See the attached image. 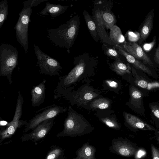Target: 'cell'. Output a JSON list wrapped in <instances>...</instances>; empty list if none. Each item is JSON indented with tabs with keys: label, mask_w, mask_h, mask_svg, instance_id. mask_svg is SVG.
I'll list each match as a JSON object with an SVG mask.
<instances>
[{
	"label": "cell",
	"mask_w": 159,
	"mask_h": 159,
	"mask_svg": "<svg viewBox=\"0 0 159 159\" xmlns=\"http://www.w3.org/2000/svg\"><path fill=\"white\" fill-rule=\"evenodd\" d=\"M97 58L87 52L75 57L73 68L66 75L60 76L59 82L54 91V100L63 97L74 90L75 87L81 80L88 79L94 72L97 63Z\"/></svg>",
	"instance_id": "cell-1"
},
{
	"label": "cell",
	"mask_w": 159,
	"mask_h": 159,
	"mask_svg": "<svg viewBox=\"0 0 159 159\" xmlns=\"http://www.w3.org/2000/svg\"><path fill=\"white\" fill-rule=\"evenodd\" d=\"M80 24V16L78 14L57 28H48L47 37L53 44L61 48H65L69 53L70 48L77 37Z\"/></svg>",
	"instance_id": "cell-2"
},
{
	"label": "cell",
	"mask_w": 159,
	"mask_h": 159,
	"mask_svg": "<svg viewBox=\"0 0 159 159\" xmlns=\"http://www.w3.org/2000/svg\"><path fill=\"white\" fill-rule=\"evenodd\" d=\"M67 108V116L64 121L63 129L56 137H75L91 132L94 128L84 116L73 110L71 106H68Z\"/></svg>",
	"instance_id": "cell-3"
},
{
	"label": "cell",
	"mask_w": 159,
	"mask_h": 159,
	"mask_svg": "<svg viewBox=\"0 0 159 159\" xmlns=\"http://www.w3.org/2000/svg\"><path fill=\"white\" fill-rule=\"evenodd\" d=\"M18 57L16 47L7 43L0 45V78L6 77L10 85L12 82V74L17 64Z\"/></svg>",
	"instance_id": "cell-4"
},
{
	"label": "cell",
	"mask_w": 159,
	"mask_h": 159,
	"mask_svg": "<svg viewBox=\"0 0 159 159\" xmlns=\"http://www.w3.org/2000/svg\"><path fill=\"white\" fill-rule=\"evenodd\" d=\"M84 84L77 90H73L68 93L63 97L68 101L71 105H76L86 109L89 103L96 98L99 93L89 84L88 79L82 80Z\"/></svg>",
	"instance_id": "cell-5"
},
{
	"label": "cell",
	"mask_w": 159,
	"mask_h": 159,
	"mask_svg": "<svg viewBox=\"0 0 159 159\" xmlns=\"http://www.w3.org/2000/svg\"><path fill=\"white\" fill-rule=\"evenodd\" d=\"M34 46L41 73L50 76H59V72L63 69L60 63L45 53L38 46L34 44Z\"/></svg>",
	"instance_id": "cell-6"
},
{
	"label": "cell",
	"mask_w": 159,
	"mask_h": 159,
	"mask_svg": "<svg viewBox=\"0 0 159 159\" xmlns=\"http://www.w3.org/2000/svg\"><path fill=\"white\" fill-rule=\"evenodd\" d=\"M67 107H64L54 104L37 111V113L26 124L25 131L33 130L40 123L47 120L56 117L61 113L67 111Z\"/></svg>",
	"instance_id": "cell-7"
},
{
	"label": "cell",
	"mask_w": 159,
	"mask_h": 159,
	"mask_svg": "<svg viewBox=\"0 0 159 159\" xmlns=\"http://www.w3.org/2000/svg\"><path fill=\"white\" fill-rule=\"evenodd\" d=\"M109 149L114 153L126 157L135 156L139 150L135 144L128 139L122 137L113 139Z\"/></svg>",
	"instance_id": "cell-8"
},
{
	"label": "cell",
	"mask_w": 159,
	"mask_h": 159,
	"mask_svg": "<svg viewBox=\"0 0 159 159\" xmlns=\"http://www.w3.org/2000/svg\"><path fill=\"white\" fill-rule=\"evenodd\" d=\"M23 103V97L19 91L13 119L11 121L8 123L6 129L2 132L1 135L2 139L10 137L14 134L18 128L27 123L26 120H20L22 113Z\"/></svg>",
	"instance_id": "cell-9"
},
{
	"label": "cell",
	"mask_w": 159,
	"mask_h": 159,
	"mask_svg": "<svg viewBox=\"0 0 159 159\" xmlns=\"http://www.w3.org/2000/svg\"><path fill=\"white\" fill-rule=\"evenodd\" d=\"M92 13V17L96 25L99 39L103 43L113 46L106 31L105 25L102 18L100 10L97 2L93 3Z\"/></svg>",
	"instance_id": "cell-10"
},
{
	"label": "cell",
	"mask_w": 159,
	"mask_h": 159,
	"mask_svg": "<svg viewBox=\"0 0 159 159\" xmlns=\"http://www.w3.org/2000/svg\"><path fill=\"white\" fill-rule=\"evenodd\" d=\"M121 47L126 52L145 65H147L152 67H154L153 63L150 57L137 43L126 41Z\"/></svg>",
	"instance_id": "cell-11"
},
{
	"label": "cell",
	"mask_w": 159,
	"mask_h": 159,
	"mask_svg": "<svg viewBox=\"0 0 159 159\" xmlns=\"http://www.w3.org/2000/svg\"><path fill=\"white\" fill-rule=\"evenodd\" d=\"M100 8L102 18L107 30L110 29L117 22L112 9L113 3L111 0H101L97 2Z\"/></svg>",
	"instance_id": "cell-12"
},
{
	"label": "cell",
	"mask_w": 159,
	"mask_h": 159,
	"mask_svg": "<svg viewBox=\"0 0 159 159\" xmlns=\"http://www.w3.org/2000/svg\"><path fill=\"white\" fill-rule=\"evenodd\" d=\"M56 117L47 120L40 123L32 132L28 134L27 137L29 139L36 141L44 137L53 125Z\"/></svg>",
	"instance_id": "cell-13"
},
{
	"label": "cell",
	"mask_w": 159,
	"mask_h": 159,
	"mask_svg": "<svg viewBox=\"0 0 159 159\" xmlns=\"http://www.w3.org/2000/svg\"><path fill=\"white\" fill-rule=\"evenodd\" d=\"M123 114L127 125L132 130L138 131V129H140L143 130L155 131L154 128L134 115L125 112H124Z\"/></svg>",
	"instance_id": "cell-14"
},
{
	"label": "cell",
	"mask_w": 159,
	"mask_h": 159,
	"mask_svg": "<svg viewBox=\"0 0 159 159\" xmlns=\"http://www.w3.org/2000/svg\"><path fill=\"white\" fill-rule=\"evenodd\" d=\"M154 9L151 10L148 14L139 27V33L140 38L138 41L139 45H142L148 37L153 28Z\"/></svg>",
	"instance_id": "cell-15"
},
{
	"label": "cell",
	"mask_w": 159,
	"mask_h": 159,
	"mask_svg": "<svg viewBox=\"0 0 159 159\" xmlns=\"http://www.w3.org/2000/svg\"><path fill=\"white\" fill-rule=\"evenodd\" d=\"M114 46L119 54L123 56L127 61L132 64L134 68L143 71L151 76L154 77L153 73L151 69L143 62L135 58L119 45H116Z\"/></svg>",
	"instance_id": "cell-16"
},
{
	"label": "cell",
	"mask_w": 159,
	"mask_h": 159,
	"mask_svg": "<svg viewBox=\"0 0 159 159\" xmlns=\"http://www.w3.org/2000/svg\"><path fill=\"white\" fill-rule=\"evenodd\" d=\"M46 80L43 81L36 86H33L31 91L32 105L33 107H38L44 101L46 96Z\"/></svg>",
	"instance_id": "cell-17"
},
{
	"label": "cell",
	"mask_w": 159,
	"mask_h": 159,
	"mask_svg": "<svg viewBox=\"0 0 159 159\" xmlns=\"http://www.w3.org/2000/svg\"><path fill=\"white\" fill-rule=\"evenodd\" d=\"M68 7L66 5L52 4L46 2L44 8L40 14L43 16H49L51 17H55L64 13L67 10Z\"/></svg>",
	"instance_id": "cell-18"
},
{
	"label": "cell",
	"mask_w": 159,
	"mask_h": 159,
	"mask_svg": "<svg viewBox=\"0 0 159 159\" xmlns=\"http://www.w3.org/2000/svg\"><path fill=\"white\" fill-rule=\"evenodd\" d=\"M96 152L95 147L90 145L88 142L77 150L76 157L73 159H96Z\"/></svg>",
	"instance_id": "cell-19"
},
{
	"label": "cell",
	"mask_w": 159,
	"mask_h": 159,
	"mask_svg": "<svg viewBox=\"0 0 159 159\" xmlns=\"http://www.w3.org/2000/svg\"><path fill=\"white\" fill-rule=\"evenodd\" d=\"M129 92V104L135 109L138 111L141 110L143 108L142 102L143 96V93L141 91L134 86L130 88Z\"/></svg>",
	"instance_id": "cell-20"
},
{
	"label": "cell",
	"mask_w": 159,
	"mask_h": 159,
	"mask_svg": "<svg viewBox=\"0 0 159 159\" xmlns=\"http://www.w3.org/2000/svg\"><path fill=\"white\" fill-rule=\"evenodd\" d=\"M109 66L112 70L120 75L131 73V68L130 64L121 60V58L109 64Z\"/></svg>",
	"instance_id": "cell-21"
},
{
	"label": "cell",
	"mask_w": 159,
	"mask_h": 159,
	"mask_svg": "<svg viewBox=\"0 0 159 159\" xmlns=\"http://www.w3.org/2000/svg\"><path fill=\"white\" fill-rule=\"evenodd\" d=\"M110 30L109 37L112 45H118L121 47L126 41L120 28L115 25Z\"/></svg>",
	"instance_id": "cell-22"
},
{
	"label": "cell",
	"mask_w": 159,
	"mask_h": 159,
	"mask_svg": "<svg viewBox=\"0 0 159 159\" xmlns=\"http://www.w3.org/2000/svg\"><path fill=\"white\" fill-rule=\"evenodd\" d=\"M83 16L89 31L94 40L98 43L99 40L96 25L92 17L86 10L83 11Z\"/></svg>",
	"instance_id": "cell-23"
},
{
	"label": "cell",
	"mask_w": 159,
	"mask_h": 159,
	"mask_svg": "<svg viewBox=\"0 0 159 159\" xmlns=\"http://www.w3.org/2000/svg\"><path fill=\"white\" fill-rule=\"evenodd\" d=\"M132 74L135 79V82L136 85L140 88L150 89L154 88H158V83H150L142 77H140L138 74L135 69L132 67L131 69Z\"/></svg>",
	"instance_id": "cell-24"
},
{
	"label": "cell",
	"mask_w": 159,
	"mask_h": 159,
	"mask_svg": "<svg viewBox=\"0 0 159 159\" xmlns=\"http://www.w3.org/2000/svg\"><path fill=\"white\" fill-rule=\"evenodd\" d=\"M110 102L105 98H94L88 104L86 109L94 110L96 109H104L107 108L110 106Z\"/></svg>",
	"instance_id": "cell-25"
},
{
	"label": "cell",
	"mask_w": 159,
	"mask_h": 159,
	"mask_svg": "<svg viewBox=\"0 0 159 159\" xmlns=\"http://www.w3.org/2000/svg\"><path fill=\"white\" fill-rule=\"evenodd\" d=\"M64 150L58 146L52 145L44 159H66Z\"/></svg>",
	"instance_id": "cell-26"
},
{
	"label": "cell",
	"mask_w": 159,
	"mask_h": 159,
	"mask_svg": "<svg viewBox=\"0 0 159 159\" xmlns=\"http://www.w3.org/2000/svg\"><path fill=\"white\" fill-rule=\"evenodd\" d=\"M102 48L104 53L107 57L114 58L115 60L120 58V55L114 46L103 43Z\"/></svg>",
	"instance_id": "cell-27"
},
{
	"label": "cell",
	"mask_w": 159,
	"mask_h": 159,
	"mask_svg": "<svg viewBox=\"0 0 159 159\" xmlns=\"http://www.w3.org/2000/svg\"><path fill=\"white\" fill-rule=\"evenodd\" d=\"M100 120L108 127L115 129L119 130L120 126L116 120L110 116H100Z\"/></svg>",
	"instance_id": "cell-28"
},
{
	"label": "cell",
	"mask_w": 159,
	"mask_h": 159,
	"mask_svg": "<svg viewBox=\"0 0 159 159\" xmlns=\"http://www.w3.org/2000/svg\"><path fill=\"white\" fill-rule=\"evenodd\" d=\"M8 7L6 0L0 2V27L2 25L8 14Z\"/></svg>",
	"instance_id": "cell-29"
},
{
	"label": "cell",
	"mask_w": 159,
	"mask_h": 159,
	"mask_svg": "<svg viewBox=\"0 0 159 159\" xmlns=\"http://www.w3.org/2000/svg\"><path fill=\"white\" fill-rule=\"evenodd\" d=\"M124 37L127 39L128 41L127 42L137 43L140 39V35L139 32L128 30L126 32Z\"/></svg>",
	"instance_id": "cell-30"
},
{
	"label": "cell",
	"mask_w": 159,
	"mask_h": 159,
	"mask_svg": "<svg viewBox=\"0 0 159 159\" xmlns=\"http://www.w3.org/2000/svg\"><path fill=\"white\" fill-rule=\"evenodd\" d=\"M47 0H28L24 3V6L25 7H32L36 6L38 5L40 3L43 2H45Z\"/></svg>",
	"instance_id": "cell-31"
},
{
	"label": "cell",
	"mask_w": 159,
	"mask_h": 159,
	"mask_svg": "<svg viewBox=\"0 0 159 159\" xmlns=\"http://www.w3.org/2000/svg\"><path fill=\"white\" fill-rule=\"evenodd\" d=\"M157 37L154 36L153 38L152 41L149 43H145L143 46L144 50L147 52L150 51L154 46L156 43Z\"/></svg>",
	"instance_id": "cell-32"
},
{
	"label": "cell",
	"mask_w": 159,
	"mask_h": 159,
	"mask_svg": "<svg viewBox=\"0 0 159 159\" xmlns=\"http://www.w3.org/2000/svg\"><path fill=\"white\" fill-rule=\"evenodd\" d=\"M151 150L152 159H159V149L153 144L151 145Z\"/></svg>",
	"instance_id": "cell-33"
},
{
	"label": "cell",
	"mask_w": 159,
	"mask_h": 159,
	"mask_svg": "<svg viewBox=\"0 0 159 159\" xmlns=\"http://www.w3.org/2000/svg\"><path fill=\"white\" fill-rule=\"evenodd\" d=\"M150 106L153 115L159 120V110L158 106L156 105H152Z\"/></svg>",
	"instance_id": "cell-34"
},
{
	"label": "cell",
	"mask_w": 159,
	"mask_h": 159,
	"mask_svg": "<svg viewBox=\"0 0 159 159\" xmlns=\"http://www.w3.org/2000/svg\"><path fill=\"white\" fill-rule=\"evenodd\" d=\"M154 61L158 65L159 64V47L156 48L154 55Z\"/></svg>",
	"instance_id": "cell-35"
},
{
	"label": "cell",
	"mask_w": 159,
	"mask_h": 159,
	"mask_svg": "<svg viewBox=\"0 0 159 159\" xmlns=\"http://www.w3.org/2000/svg\"><path fill=\"white\" fill-rule=\"evenodd\" d=\"M8 123V122L6 120H0V126H7Z\"/></svg>",
	"instance_id": "cell-36"
},
{
	"label": "cell",
	"mask_w": 159,
	"mask_h": 159,
	"mask_svg": "<svg viewBox=\"0 0 159 159\" xmlns=\"http://www.w3.org/2000/svg\"><path fill=\"white\" fill-rule=\"evenodd\" d=\"M109 85L111 87H116L117 85V83L114 81L108 82Z\"/></svg>",
	"instance_id": "cell-37"
},
{
	"label": "cell",
	"mask_w": 159,
	"mask_h": 159,
	"mask_svg": "<svg viewBox=\"0 0 159 159\" xmlns=\"http://www.w3.org/2000/svg\"><path fill=\"white\" fill-rule=\"evenodd\" d=\"M2 120V118L1 116L0 115V120Z\"/></svg>",
	"instance_id": "cell-38"
},
{
	"label": "cell",
	"mask_w": 159,
	"mask_h": 159,
	"mask_svg": "<svg viewBox=\"0 0 159 159\" xmlns=\"http://www.w3.org/2000/svg\"><path fill=\"white\" fill-rule=\"evenodd\" d=\"M2 132H0V134L1 135Z\"/></svg>",
	"instance_id": "cell-39"
}]
</instances>
